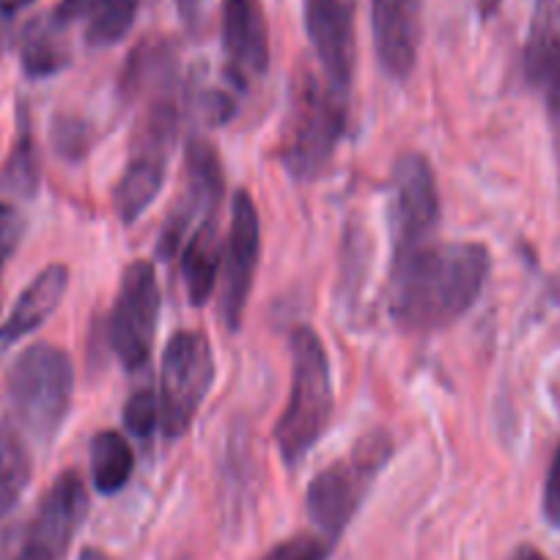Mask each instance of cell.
<instances>
[{"mask_svg":"<svg viewBox=\"0 0 560 560\" xmlns=\"http://www.w3.org/2000/svg\"><path fill=\"white\" fill-rule=\"evenodd\" d=\"M492 256L481 242H423L393 256L390 316L407 332L445 330L476 305Z\"/></svg>","mask_w":560,"mask_h":560,"instance_id":"cell-1","label":"cell"},{"mask_svg":"<svg viewBox=\"0 0 560 560\" xmlns=\"http://www.w3.org/2000/svg\"><path fill=\"white\" fill-rule=\"evenodd\" d=\"M332 418V371L322 338L311 327L292 332V390L275 423V445L287 465L311 454Z\"/></svg>","mask_w":560,"mask_h":560,"instance_id":"cell-2","label":"cell"},{"mask_svg":"<svg viewBox=\"0 0 560 560\" xmlns=\"http://www.w3.org/2000/svg\"><path fill=\"white\" fill-rule=\"evenodd\" d=\"M72 358L52 343L28 347L9 371V409L20 427L42 443L56 438L58 429L63 427L72 407Z\"/></svg>","mask_w":560,"mask_h":560,"instance_id":"cell-3","label":"cell"},{"mask_svg":"<svg viewBox=\"0 0 560 560\" xmlns=\"http://www.w3.org/2000/svg\"><path fill=\"white\" fill-rule=\"evenodd\" d=\"M390 438L385 432H371L349 451V456L316 472L305 492V509L327 541L332 544L341 538L363 505L374 478L390 462Z\"/></svg>","mask_w":560,"mask_h":560,"instance_id":"cell-4","label":"cell"},{"mask_svg":"<svg viewBox=\"0 0 560 560\" xmlns=\"http://www.w3.org/2000/svg\"><path fill=\"white\" fill-rule=\"evenodd\" d=\"M343 135H347V96L336 94L330 85H319L314 78H305V83L298 85L289 135L280 152L289 174L303 182L325 174Z\"/></svg>","mask_w":560,"mask_h":560,"instance_id":"cell-5","label":"cell"},{"mask_svg":"<svg viewBox=\"0 0 560 560\" xmlns=\"http://www.w3.org/2000/svg\"><path fill=\"white\" fill-rule=\"evenodd\" d=\"M214 382L209 338L196 330L171 336L160 369V423L168 440L185 438Z\"/></svg>","mask_w":560,"mask_h":560,"instance_id":"cell-6","label":"cell"},{"mask_svg":"<svg viewBox=\"0 0 560 560\" xmlns=\"http://www.w3.org/2000/svg\"><path fill=\"white\" fill-rule=\"evenodd\" d=\"M160 283L152 261H132L121 275L116 303L107 325V341L118 363L140 371L152 358L154 332L160 322Z\"/></svg>","mask_w":560,"mask_h":560,"instance_id":"cell-7","label":"cell"},{"mask_svg":"<svg viewBox=\"0 0 560 560\" xmlns=\"http://www.w3.org/2000/svg\"><path fill=\"white\" fill-rule=\"evenodd\" d=\"M440 223V192L434 168L423 154L407 152L393 165L390 234L393 256L423 245Z\"/></svg>","mask_w":560,"mask_h":560,"instance_id":"cell-8","label":"cell"},{"mask_svg":"<svg viewBox=\"0 0 560 560\" xmlns=\"http://www.w3.org/2000/svg\"><path fill=\"white\" fill-rule=\"evenodd\" d=\"M85 514H89V492H85L83 478L74 470L61 472L56 483L47 489L31 522L18 560H63Z\"/></svg>","mask_w":560,"mask_h":560,"instance_id":"cell-9","label":"cell"},{"mask_svg":"<svg viewBox=\"0 0 560 560\" xmlns=\"http://www.w3.org/2000/svg\"><path fill=\"white\" fill-rule=\"evenodd\" d=\"M258 256H261V223L250 192L240 190L231 203V231L223 250V319L229 330H240L250 300L253 278H256Z\"/></svg>","mask_w":560,"mask_h":560,"instance_id":"cell-10","label":"cell"},{"mask_svg":"<svg viewBox=\"0 0 560 560\" xmlns=\"http://www.w3.org/2000/svg\"><path fill=\"white\" fill-rule=\"evenodd\" d=\"M305 31L327 85L347 96L358 63L354 9L349 0H305Z\"/></svg>","mask_w":560,"mask_h":560,"instance_id":"cell-11","label":"cell"},{"mask_svg":"<svg viewBox=\"0 0 560 560\" xmlns=\"http://www.w3.org/2000/svg\"><path fill=\"white\" fill-rule=\"evenodd\" d=\"M229 78L236 85H250L269 67V28L261 0H223L220 18Z\"/></svg>","mask_w":560,"mask_h":560,"instance_id":"cell-12","label":"cell"},{"mask_svg":"<svg viewBox=\"0 0 560 560\" xmlns=\"http://www.w3.org/2000/svg\"><path fill=\"white\" fill-rule=\"evenodd\" d=\"M371 31L382 69L407 80L418 63L423 36V0H371Z\"/></svg>","mask_w":560,"mask_h":560,"instance_id":"cell-13","label":"cell"},{"mask_svg":"<svg viewBox=\"0 0 560 560\" xmlns=\"http://www.w3.org/2000/svg\"><path fill=\"white\" fill-rule=\"evenodd\" d=\"M67 289L69 269L63 267V264H50V267L42 269V272L31 280L28 289L18 298L9 319L0 325V347L18 343L20 338L39 330V327L56 314Z\"/></svg>","mask_w":560,"mask_h":560,"instance_id":"cell-14","label":"cell"},{"mask_svg":"<svg viewBox=\"0 0 560 560\" xmlns=\"http://www.w3.org/2000/svg\"><path fill=\"white\" fill-rule=\"evenodd\" d=\"M525 72L541 94L555 154L560 160V28H544L533 36L525 52Z\"/></svg>","mask_w":560,"mask_h":560,"instance_id":"cell-15","label":"cell"},{"mask_svg":"<svg viewBox=\"0 0 560 560\" xmlns=\"http://www.w3.org/2000/svg\"><path fill=\"white\" fill-rule=\"evenodd\" d=\"M223 242H220L218 212L207 214L192 231V240L187 242L185 258H182V272H185L187 298L192 305H207L214 292V278H218L220 258H223Z\"/></svg>","mask_w":560,"mask_h":560,"instance_id":"cell-16","label":"cell"},{"mask_svg":"<svg viewBox=\"0 0 560 560\" xmlns=\"http://www.w3.org/2000/svg\"><path fill=\"white\" fill-rule=\"evenodd\" d=\"M34 476V456L23 434L3 423L0 427V520L12 514Z\"/></svg>","mask_w":560,"mask_h":560,"instance_id":"cell-17","label":"cell"},{"mask_svg":"<svg viewBox=\"0 0 560 560\" xmlns=\"http://www.w3.org/2000/svg\"><path fill=\"white\" fill-rule=\"evenodd\" d=\"M176 52L165 39L140 42L124 67V94H143L158 85H174Z\"/></svg>","mask_w":560,"mask_h":560,"instance_id":"cell-18","label":"cell"},{"mask_svg":"<svg viewBox=\"0 0 560 560\" xmlns=\"http://www.w3.org/2000/svg\"><path fill=\"white\" fill-rule=\"evenodd\" d=\"M135 470V456L127 438L113 429L100 432L91 443V476L96 492L116 494L129 483Z\"/></svg>","mask_w":560,"mask_h":560,"instance_id":"cell-19","label":"cell"},{"mask_svg":"<svg viewBox=\"0 0 560 560\" xmlns=\"http://www.w3.org/2000/svg\"><path fill=\"white\" fill-rule=\"evenodd\" d=\"M223 165H220L218 152L209 147L207 140H190L185 158V190L201 203L207 212H218L220 198H223Z\"/></svg>","mask_w":560,"mask_h":560,"instance_id":"cell-20","label":"cell"},{"mask_svg":"<svg viewBox=\"0 0 560 560\" xmlns=\"http://www.w3.org/2000/svg\"><path fill=\"white\" fill-rule=\"evenodd\" d=\"M58 25L61 23H34L25 31L23 47H20V61H23V72L28 78H50V74H58L69 63L67 45L58 39Z\"/></svg>","mask_w":560,"mask_h":560,"instance_id":"cell-21","label":"cell"},{"mask_svg":"<svg viewBox=\"0 0 560 560\" xmlns=\"http://www.w3.org/2000/svg\"><path fill=\"white\" fill-rule=\"evenodd\" d=\"M39 158H36V143L31 135L28 121H20V138L9 154L7 165L0 171V190L12 192L18 198H34L39 190Z\"/></svg>","mask_w":560,"mask_h":560,"instance_id":"cell-22","label":"cell"},{"mask_svg":"<svg viewBox=\"0 0 560 560\" xmlns=\"http://www.w3.org/2000/svg\"><path fill=\"white\" fill-rule=\"evenodd\" d=\"M140 0H94L85 28V42L91 47H113L129 34L138 14Z\"/></svg>","mask_w":560,"mask_h":560,"instance_id":"cell-23","label":"cell"},{"mask_svg":"<svg viewBox=\"0 0 560 560\" xmlns=\"http://www.w3.org/2000/svg\"><path fill=\"white\" fill-rule=\"evenodd\" d=\"M50 140L56 154L78 163V160H83L85 154L91 152L94 132H91V127L80 116H67V113H63V116L52 118Z\"/></svg>","mask_w":560,"mask_h":560,"instance_id":"cell-24","label":"cell"},{"mask_svg":"<svg viewBox=\"0 0 560 560\" xmlns=\"http://www.w3.org/2000/svg\"><path fill=\"white\" fill-rule=\"evenodd\" d=\"M160 423V398L154 396L152 387L132 393L129 401L124 404V427L132 438L147 440L152 438L154 427Z\"/></svg>","mask_w":560,"mask_h":560,"instance_id":"cell-25","label":"cell"},{"mask_svg":"<svg viewBox=\"0 0 560 560\" xmlns=\"http://www.w3.org/2000/svg\"><path fill=\"white\" fill-rule=\"evenodd\" d=\"M327 555H330V541L327 538L300 533V536L287 538L278 547L269 549L261 560H327Z\"/></svg>","mask_w":560,"mask_h":560,"instance_id":"cell-26","label":"cell"},{"mask_svg":"<svg viewBox=\"0 0 560 560\" xmlns=\"http://www.w3.org/2000/svg\"><path fill=\"white\" fill-rule=\"evenodd\" d=\"M23 234H25L23 214H20L18 207H12V203L0 201V264H3V258H9L14 250H18Z\"/></svg>","mask_w":560,"mask_h":560,"instance_id":"cell-27","label":"cell"},{"mask_svg":"<svg viewBox=\"0 0 560 560\" xmlns=\"http://www.w3.org/2000/svg\"><path fill=\"white\" fill-rule=\"evenodd\" d=\"M544 516L552 527L560 530V445L555 448L552 462H549L547 483H544Z\"/></svg>","mask_w":560,"mask_h":560,"instance_id":"cell-28","label":"cell"},{"mask_svg":"<svg viewBox=\"0 0 560 560\" xmlns=\"http://www.w3.org/2000/svg\"><path fill=\"white\" fill-rule=\"evenodd\" d=\"M198 107H201L203 118L209 124H225L231 116H234V100L223 91H207V94L198 100Z\"/></svg>","mask_w":560,"mask_h":560,"instance_id":"cell-29","label":"cell"},{"mask_svg":"<svg viewBox=\"0 0 560 560\" xmlns=\"http://www.w3.org/2000/svg\"><path fill=\"white\" fill-rule=\"evenodd\" d=\"M176 9H179V18L185 20L187 28H198L203 20L207 0H176Z\"/></svg>","mask_w":560,"mask_h":560,"instance_id":"cell-30","label":"cell"},{"mask_svg":"<svg viewBox=\"0 0 560 560\" xmlns=\"http://www.w3.org/2000/svg\"><path fill=\"white\" fill-rule=\"evenodd\" d=\"M94 7V0H61V7L56 12V23H72L80 14L89 12Z\"/></svg>","mask_w":560,"mask_h":560,"instance_id":"cell-31","label":"cell"},{"mask_svg":"<svg viewBox=\"0 0 560 560\" xmlns=\"http://www.w3.org/2000/svg\"><path fill=\"white\" fill-rule=\"evenodd\" d=\"M31 3H36V0H0V12L7 14V18H14V14H20L23 9H28Z\"/></svg>","mask_w":560,"mask_h":560,"instance_id":"cell-32","label":"cell"},{"mask_svg":"<svg viewBox=\"0 0 560 560\" xmlns=\"http://www.w3.org/2000/svg\"><path fill=\"white\" fill-rule=\"evenodd\" d=\"M476 7L483 20H492L500 12V7H503V0H476Z\"/></svg>","mask_w":560,"mask_h":560,"instance_id":"cell-33","label":"cell"},{"mask_svg":"<svg viewBox=\"0 0 560 560\" xmlns=\"http://www.w3.org/2000/svg\"><path fill=\"white\" fill-rule=\"evenodd\" d=\"M514 560H547V558H544L541 549H536V547H530V544H525V547L516 549Z\"/></svg>","mask_w":560,"mask_h":560,"instance_id":"cell-34","label":"cell"},{"mask_svg":"<svg viewBox=\"0 0 560 560\" xmlns=\"http://www.w3.org/2000/svg\"><path fill=\"white\" fill-rule=\"evenodd\" d=\"M78 560H107V555L96 547H85L83 552H80Z\"/></svg>","mask_w":560,"mask_h":560,"instance_id":"cell-35","label":"cell"}]
</instances>
